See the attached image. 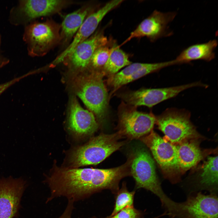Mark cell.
I'll use <instances>...</instances> for the list:
<instances>
[{"label":"cell","instance_id":"obj_1","mask_svg":"<svg viewBox=\"0 0 218 218\" xmlns=\"http://www.w3.org/2000/svg\"><path fill=\"white\" fill-rule=\"evenodd\" d=\"M130 175L127 162L106 169L56 167L48 179L51 193L49 199L63 196L74 201L104 189L116 193L121 180Z\"/></svg>","mask_w":218,"mask_h":218},{"label":"cell","instance_id":"obj_2","mask_svg":"<svg viewBox=\"0 0 218 218\" xmlns=\"http://www.w3.org/2000/svg\"><path fill=\"white\" fill-rule=\"evenodd\" d=\"M90 71V73L76 79L75 90L86 106L101 123L106 119L108 107V95L103 80L105 74L102 71Z\"/></svg>","mask_w":218,"mask_h":218},{"label":"cell","instance_id":"obj_3","mask_svg":"<svg viewBox=\"0 0 218 218\" xmlns=\"http://www.w3.org/2000/svg\"><path fill=\"white\" fill-rule=\"evenodd\" d=\"M117 132L111 134L101 133L93 137L86 144L72 152L70 162L73 168L96 165L102 162L123 146L126 141Z\"/></svg>","mask_w":218,"mask_h":218},{"label":"cell","instance_id":"obj_4","mask_svg":"<svg viewBox=\"0 0 218 218\" xmlns=\"http://www.w3.org/2000/svg\"><path fill=\"white\" fill-rule=\"evenodd\" d=\"M129 157L130 175L135 180L136 189L143 188L150 191L159 198L163 206H167L171 199L161 187L154 161L149 152L144 147H138Z\"/></svg>","mask_w":218,"mask_h":218},{"label":"cell","instance_id":"obj_5","mask_svg":"<svg viewBox=\"0 0 218 218\" xmlns=\"http://www.w3.org/2000/svg\"><path fill=\"white\" fill-rule=\"evenodd\" d=\"M61 24L51 19L33 22L25 28L23 39L29 55L33 57L46 55L60 44Z\"/></svg>","mask_w":218,"mask_h":218},{"label":"cell","instance_id":"obj_6","mask_svg":"<svg viewBox=\"0 0 218 218\" xmlns=\"http://www.w3.org/2000/svg\"><path fill=\"white\" fill-rule=\"evenodd\" d=\"M190 116L186 110L170 108L156 117V124L164 134V139L176 145L201 137L191 121Z\"/></svg>","mask_w":218,"mask_h":218},{"label":"cell","instance_id":"obj_7","mask_svg":"<svg viewBox=\"0 0 218 218\" xmlns=\"http://www.w3.org/2000/svg\"><path fill=\"white\" fill-rule=\"evenodd\" d=\"M140 139L149 148L165 177L172 183L178 182L180 171L176 145L153 130Z\"/></svg>","mask_w":218,"mask_h":218},{"label":"cell","instance_id":"obj_8","mask_svg":"<svg viewBox=\"0 0 218 218\" xmlns=\"http://www.w3.org/2000/svg\"><path fill=\"white\" fill-rule=\"evenodd\" d=\"M75 3L70 0H21L12 10L10 19L15 25L25 24L40 17L58 13Z\"/></svg>","mask_w":218,"mask_h":218},{"label":"cell","instance_id":"obj_9","mask_svg":"<svg viewBox=\"0 0 218 218\" xmlns=\"http://www.w3.org/2000/svg\"><path fill=\"white\" fill-rule=\"evenodd\" d=\"M217 194L190 193L186 200L176 202L171 218H218Z\"/></svg>","mask_w":218,"mask_h":218},{"label":"cell","instance_id":"obj_10","mask_svg":"<svg viewBox=\"0 0 218 218\" xmlns=\"http://www.w3.org/2000/svg\"><path fill=\"white\" fill-rule=\"evenodd\" d=\"M118 117L117 132L130 140L140 139L149 134L156 122L153 114L140 112L133 107L124 104L120 107Z\"/></svg>","mask_w":218,"mask_h":218},{"label":"cell","instance_id":"obj_11","mask_svg":"<svg viewBox=\"0 0 218 218\" xmlns=\"http://www.w3.org/2000/svg\"><path fill=\"white\" fill-rule=\"evenodd\" d=\"M199 86V82H196L167 88H143L122 93L119 94V97L130 106L136 107L144 106L151 107L164 101L175 97L186 89Z\"/></svg>","mask_w":218,"mask_h":218},{"label":"cell","instance_id":"obj_12","mask_svg":"<svg viewBox=\"0 0 218 218\" xmlns=\"http://www.w3.org/2000/svg\"><path fill=\"white\" fill-rule=\"evenodd\" d=\"M176 15V12H162L155 10L131 32L120 46L134 38L146 37L153 42L171 36L173 33L169 29V25Z\"/></svg>","mask_w":218,"mask_h":218},{"label":"cell","instance_id":"obj_13","mask_svg":"<svg viewBox=\"0 0 218 218\" xmlns=\"http://www.w3.org/2000/svg\"><path fill=\"white\" fill-rule=\"evenodd\" d=\"M26 182L21 178H0V218L17 216Z\"/></svg>","mask_w":218,"mask_h":218},{"label":"cell","instance_id":"obj_14","mask_svg":"<svg viewBox=\"0 0 218 218\" xmlns=\"http://www.w3.org/2000/svg\"><path fill=\"white\" fill-rule=\"evenodd\" d=\"M108 41L103 31H96L79 44L63 62L72 71H81L87 70L95 51Z\"/></svg>","mask_w":218,"mask_h":218},{"label":"cell","instance_id":"obj_15","mask_svg":"<svg viewBox=\"0 0 218 218\" xmlns=\"http://www.w3.org/2000/svg\"><path fill=\"white\" fill-rule=\"evenodd\" d=\"M68 124L70 130L79 136L92 135L98 128L94 114L83 108L74 97L71 102Z\"/></svg>","mask_w":218,"mask_h":218},{"label":"cell","instance_id":"obj_16","mask_svg":"<svg viewBox=\"0 0 218 218\" xmlns=\"http://www.w3.org/2000/svg\"><path fill=\"white\" fill-rule=\"evenodd\" d=\"M106 15L105 11L99 9L92 12L86 18L68 46L52 62V66L63 62L75 48L94 33L99 23Z\"/></svg>","mask_w":218,"mask_h":218},{"label":"cell","instance_id":"obj_17","mask_svg":"<svg viewBox=\"0 0 218 218\" xmlns=\"http://www.w3.org/2000/svg\"><path fill=\"white\" fill-rule=\"evenodd\" d=\"M95 9L94 5L87 3L65 16L61 24L59 44L62 48L68 46L85 20Z\"/></svg>","mask_w":218,"mask_h":218},{"label":"cell","instance_id":"obj_18","mask_svg":"<svg viewBox=\"0 0 218 218\" xmlns=\"http://www.w3.org/2000/svg\"><path fill=\"white\" fill-rule=\"evenodd\" d=\"M218 156H209L201 167L200 172L192 183L189 194L202 190L217 194Z\"/></svg>","mask_w":218,"mask_h":218},{"label":"cell","instance_id":"obj_19","mask_svg":"<svg viewBox=\"0 0 218 218\" xmlns=\"http://www.w3.org/2000/svg\"><path fill=\"white\" fill-rule=\"evenodd\" d=\"M197 139L186 140L176 145L179 170L182 173L195 166L210 153L201 150Z\"/></svg>","mask_w":218,"mask_h":218},{"label":"cell","instance_id":"obj_20","mask_svg":"<svg viewBox=\"0 0 218 218\" xmlns=\"http://www.w3.org/2000/svg\"><path fill=\"white\" fill-rule=\"evenodd\" d=\"M218 45L216 39L192 45L182 50L175 59L179 64L193 61L202 60L209 62L215 57L214 50Z\"/></svg>","mask_w":218,"mask_h":218},{"label":"cell","instance_id":"obj_21","mask_svg":"<svg viewBox=\"0 0 218 218\" xmlns=\"http://www.w3.org/2000/svg\"><path fill=\"white\" fill-rule=\"evenodd\" d=\"M128 54L115 42L109 58L103 68L104 74L111 76L117 73L122 68L131 64Z\"/></svg>","mask_w":218,"mask_h":218},{"label":"cell","instance_id":"obj_22","mask_svg":"<svg viewBox=\"0 0 218 218\" xmlns=\"http://www.w3.org/2000/svg\"><path fill=\"white\" fill-rule=\"evenodd\" d=\"M115 42L108 41L106 44L97 48L93 55L87 69L90 71H102L106 62Z\"/></svg>","mask_w":218,"mask_h":218},{"label":"cell","instance_id":"obj_23","mask_svg":"<svg viewBox=\"0 0 218 218\" xmlns=\"http://www.w3.org/2000/svg\"><path fill=\"white\" fill-rule=\"evenodd\" d=\"M135 191H129L127 188L125 183H123L121 188L116 193L114 210L111 215L112 216L125 207L133 205Z\"/></svg>","mask_w":218,"mask_h":218},{"label":"cell","instance_id":"obj_24","mask_svg":"<svg viewBox=\"0 0 218 218\" xmlns=\"http://www.w3.org/2000/svg\"><path fill=\"white\" fill-rule=\"evenodd\" d=\"M111 216L112 218H140V213L133 205L127 206Z\"/></svg>","mask_w":218,"mask_h":218},{"label":"cell","instance_id":"obj_25","mask_svg":"<svg viewBox=\"0 0 218 218\" xmlns=\"http://www.w3.org/2000/svg\"><path fill=\"white\" fill-rule=\"evenodd\" d=\"M31 74H32L31 72H29L18 77L14 78L7 82L0 84V95L14 84Z\"/></svg>","mask_w":218,"mask_h":218},{"label":"cell","instance_id":"obj_26","mask_svg":"<svg viewBox=\"0 0 218 218\" xmlns=\"http://www.w3.org/2000/svg\"><path fill=\"white\" fill-rule=\"evenodd\" d=\"M74 201L72 200H69L68 205L65 211L62 215L58 218H71V214L73 209Z\"/></svg>","mask_w":218,"mask_h":218},{"label":"cell","instance_id":"obj_27","mask_svg":"<svg viewBox=\"0 0 218 218\" xmlns=\"http://www.w3.org/2000/svg\"><path fill=\"white\" fill-rule=\"evenodd\" d=\"M6 61L4 58L0 56V69L6 65Z\"/></svg>","mask_w":218,"mask_h":218},{"label":"cell","instance_id":"obj_28","mask_svg":"<svg viewBox=\"0 0 218 218\" xmlns=\"http://www.w3.org/2000/svg\"><path fill=\"white\" fill-rule=\"evenodd\" d=\"M112 218V217H111L109 216H108V217H107V218Z\"/></svg>","mask_w":218,"mask_h":218}]
</instances>
